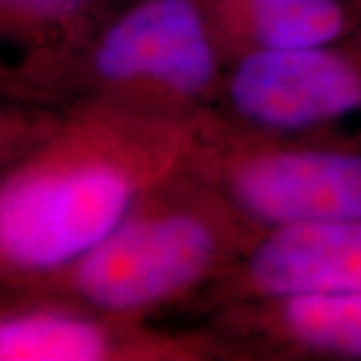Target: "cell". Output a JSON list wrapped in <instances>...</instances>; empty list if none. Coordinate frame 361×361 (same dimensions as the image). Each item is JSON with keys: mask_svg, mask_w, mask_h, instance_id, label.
Wrapping results in <instances>:
<instances>
[{"mask_svg": "<svg viewBox=\"0 0 361 361\" xmlns=\"http://www.w3.org/2000/svg\"><path fill=\"white\" fill-rule=\"evenodd\" d=\"M361 291V221L273 229L193 307L205 313L259 297Z\"/></svg>", "mask_w": 361, "mask_h": 361, "instance_id": "52a82bcc", "label": "cell"}, {"mask_svg": "<svg viewBox=\"0 0 361 361\" xmlns=\"http://www.w3.org/2000/svg\"><path fill=\"white\" fill-rule=\"evenodd\" d=\"M227 54L203 0H137L65 54L2 66L8 103L121 104L201 118L219 94Z\"/></svg>", "mask_w": 361, "mask_h": 361, "instance_id": "3957f363", "label": "cell"}, {"mask_svg": "<svg viewBox=\"0 0 361 361\" xmlns=\"http://www.w3.org/2000/svg\"><path fill=\"white\" fill-rule=\"evenodd\" d=\"M205 116L255 135L337 130L361 116V32L325 47L233 54Z\"/></svg>", "mask_w": 361, "mask_h": 361, "instance_id": "5b68a950", "label": "cell"}, {"mask_svg": "<svg viewBox=\"0 0 361 361\" xmlns=\"http://www.w3.org/2000/svg\"><path fill=\"white\" fill-rule=\"evenodd\" d=\"M97 0H0V35L16 61H39L78 47L103 23Z\"/></svg>", "mask_w": 361, "mask_h": 361, "instance_id": "30bf717a", "label": "cell"}, {"mask_svg": "<svg viewBox=\"0 0 361 361\" xmlns=\"http://www.w3.org/2000/svg\"><path fill=\"white\" fill-rule=\"evenodd\" d=\"M207 315L241 361L361 360V291L259 297Z\"/></svg>", "mask_w": 361, "mask_h": 361, "instance_id": "ba28073f", "label": "cell"}, {"mask_svg": "<svg viewBox=\"0 0 361 361\" xmlns=\"http://www.w3.org/2000/svg\"><path fill=\"white\" fill-rule=\"evenodd\" d=\"M0 123V287L11 293L101 243L183 167L201 118L121 104L8 103Z\"/></svg>", "mask_w": 361, "mask_h": 361, "instance_id": "6da1fadb", "label": "cell"}, {"mask_svg": "<svg viewBox=\"0 0 361 361\" xmlns=\"http://www.w3.org/2000/svg\"><path fill=\"white\" fill-rule=\"evenodd\" d=\"M0 361H241L209 325L157 327L49 299H2Z\"/></svg>", "mask_w": 361, "mask_h": 361, "instance_id": "8992f818", "label": "cell"}, {"mask_svg": "<svg viewBox=\"0 0 361 361\" xmlns=\"http://www.w3.org/2000/svg\"><path fill=\"white\" fill-rule=\"evenodd\" d=\"M227 59L251 49H311L361 32V0H203Z\"/></svg>", "mask_w": 361, "mask_h": 361, "instance_id": "9c48e42d", "label": "cell"}, {"mask_svg": "<svg viewBox=\"0 0 361 361\" xmlns=\"http://www.w3.org/2000/svg\"><path fill=\"white\" fill-rule=\"evenodd\" d=\"M189 163L261 231L361 221V130L255 135L203 116Z\"/></svg>", "mask_w": 361, "mask_h": 361, "instance_id": "277c9868", "label": "cell"}, {"mask_svg": "<svg viewBox=\"0 0 361 361\" xmlns=\"http://www.w3.org/2000/svg\"><path fill=\"white\" fill-rule=\"evenodd\" d=\"M263 233L187 161L142 195L101 243L2 299H49L151 319L173 305H193Z\"/></svg>", "mask_w": 361, "mask_h": 361, "instance_id": "7a4b0ae2", "label": "cell"}]
</instances>
